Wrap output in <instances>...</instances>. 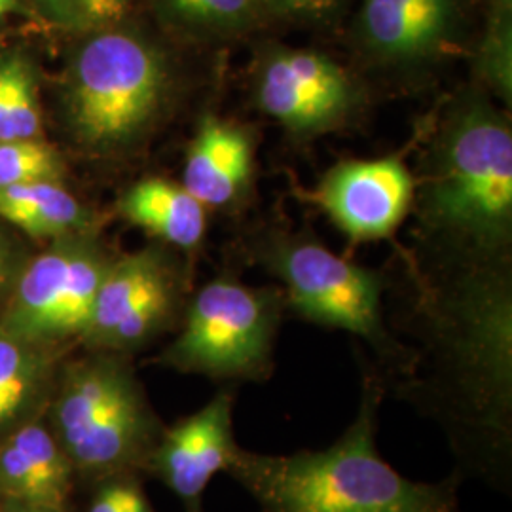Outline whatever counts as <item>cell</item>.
Here are the masks:
<instances>
[{
  "label": "cell",
  "instance_id": "1",
  "mask_svg": "<svg viewBox=\"0 0 512 512\" xmlns=\"http://www.w3.org/2000/svg\"><path fill=\"white\" fill-rule=\"evenodd\" d=\"M421 349L385 387L442 429L463 480L512 484V283L509 262H440L416 277Z\"/></svg>",
  "mask_w": 512,
  "mask_h": 512
},
{
  "label": "cell",
  "instance_id": "2",
  "mask_svg": "<svg viewBox=\"0 0 512 512\" xmlns=\"http://www.w3.org/2000/svg\"><path fill=\"white\" fill-rule=\"evenodd\" d=\"M385 382L378 366L361 363L355 420L325 450L287 456L239 446L226 467L260 512H463L452 471L440 482H416L391 467L376 448Z\"/></svg>",
  "mask_w": 512,
  "mask_h": 512
},
{
  "label": "cell",
  "instance_id": "3",
  "mask_svg": "<svg viewBox=\"0 0 512 512\" xmlns=\"http://www.w3.org/2000/svg\"><path fill=\"white\" fill-rule=\"evenodd\" d=\"M418 215L440 262H509L511 124L480 86L440 120L423 160Z\"/></svg>",
  "mask_w": 512,
  "mask_h": 512
},
{
  "label": "cell",
  "instance_id": "4",
  "mask_svg": "<svg viewBox=\"0 0 512 512\" xmlns=\"http://www.w3.org/2000/svg\"><path fill=\"white\" fill-rule=\"evenodd\" d=\"M249 253L281 283L287 310L296 317L361 338L380 365L385 387L414 370L416 351L399 342L385 323L384 274L336 255L310 234L277 228L260 232L249 243Z\"/></svg>",
  "mask_w": 512,
  "mask_h": 512
},
{
  "label": "cell",
  "instance_id": "5",
  "mask_svg": "<svg viewBox=\"0 0 512 512\" xmlns=\"http://www.w3.org/2000/svg\"><path fill=\"white\" fill-rule=\"evenodd\" d=\"M50 420L74 473L93 482L143 471L164 431L126 355L107 351L63 370Z\"/></svg>",
  "mask_w": 512,
  "mask_h": 512
},
{
  "label": "cell",
  "instance_id": "6",
  "mask_svg": "<svg viewBox=\"0 0 512 512\" xmlns=\"http://www.w3.org/2000/svg\"><path fill=\"white\" fill-rule=\"evenodd\" d=\"M171 78L164 55L131 31L107 29L74 59L67 109L74 135L93 152L137 143L162 114Z\"/></svg>",
  "mask_w": 512,
  "mask_h": 512
},
{
  "label": "cell",
  "instance_id": "7",
  "mask_svg": "<svg viewBox=\"0 0 512 512\" xmlns=\"http://www.w3.org/2000/svg\"><path fill=\"white\" fill-rule=\"evenodd\" d=\"M285 311L281 287H251L224 272L186 302L181 332L160 363L215 384L268 382Z\"/></svg>",
  "mask_w": 512,
  "mask_h": 512
},
{
  "label": "cell",
  "instance_id": "8",
  "mask_svg": "<svg viewBox=\"0 0 512 512\" xmlns=\"http://www.w3.org/2000/svg\"><path fill=\"white\" fill-rule=\"evenodd\" d=\"M110 262L90 239H59L18 275L0 330L48 346L82 338Z\"/></svg>",
  "mask_w": 512,
  "mask_h": 512
},
{
  "label": "cell",
  "instance_id": "9",
  "mask_svg": "<svg viewBox=\"0 0 512 512\" xmlns=\"http://www.w3.org/2000/svg\"><path fill=\"white\" fill-rule=\"evenodd\" d=\"M256 109L296 139L342 129L365 107L363 84L332 57L313 50L270 46L251 73Z\"/></svg>",
  "mask_w": 512,
  "mask_h": 512
},
{
  "label": "cell",
  "instance_id": "10",
  "mask_svg": "<svg viewBox=\"0 0 512 512\" xmlns=\"http://www.w3.org/2000/svg\"><path fill=\"white\" fill-rule=\"evenodd\" d=\"M184 294V272L164 251L150 247L112 258L80 340L93 351H137L183 319Z\"/></svg>",
  "mask_w": 512,
  "mask_h": 512
},
{
  "label": "cell",
  "instance_id": "11",
  "mask_svg": "<svg viewBox=\"0 0 512 512\" xmlns=\"http://www.w3.org/2000/svg\"><path fill=\"white\" fill-rule=\"evenodd\" d=\"M236 395L238 385H222L200 410L164 427L145 463L143 471L177 495L186 512H205L207 486L226 473L239 448L234 435Z\"/></svg>",
  "mask_w": 512,
  "mask_h": 512
},
{
  "label": "cell",
  "instance_id": "12",
  "mask_svg": "<svg viewBox=\"0 0 512 512\" xmlns=\"http://www.w3.org/2000/svg\"><path fill=\"white\" fill-rule=\"evenodd\" d=\"M416 181L399 156L351 160L329 169L310 192L329 219L353 241L387 238L404 219Z\"/></svg>",
  "mask_w": 512,
  "mask_h": 512
},
{
  "label": "cell",
  "instance_id": "13",
  "mask_svg": "<svg viewBox=\"0 0 512 512\" xmlns=\"http://www.w3.org/2000/svg\"><path fill=\"white\" fill-rule=\"evenodd\" d=\"M456 25L458 0H363L359 37L378 65L416 69L450 48Z\"/></svg>",
  "mask_w": 512,
  "mask_h": 512
},
{
  "label": "cell",
  "instance_id": "14",
  "mask_svg": "<svg viewBox=\"0 0 512 512\" xmlns=\"http://www.w3.org/2000/svg\"><path fill=\"white\" fill-rule=\"evenodd\" d=\"M253 165L255 141L249 129L209 114L186 152L183 186L205 209H230L247 196Z\"/></svg>",
  "mask_w": 512,
  "mask_h": 512
},
{
  "label": "cell",
  "instance_id": "15",
  "mask_svg": "<svg viewBox=\"0 0 512 512\" xmlns=\"http://www.w3.org/2000/svg\"><path fill=\"white\" fill-rule=\"evenodd\" d=\"M74 475L52 429L37 420L0 440V495L16 505L65 512Z\"/></svg>",
  "mask_w": 512,
  "mask_h": 512
},
{
  "label": "cell",
  "instance_id": "16",
  "mask_svg": "<svg viewBox=\"0 0 512 512\" xmlns=\"http://www.w3.org/2000/svg\"><path fill=\"white\" fill-rule=\"evenodd\" d=\"M55 346L29 342L0 330V440L27 421L55 387Z\"/></svg>",
  "mask_w": 512,
  "mask_h": 512
},
{
  "label": "cell",
  "instance_id": "17",
  "mask_svg": "<svg viewBox=\"0 0 512 512\" xmlns=\"http://www.w3.org/2000/svg\"><path fill=\"white\" fill-rule=\"evenodd\" d=\"M131 224L183 251L202 245L207 230V209L183 184L145 179L133 184L118 203Z\"/></svg>",
  "mask_w": 512,
  "mask_h": 512
},
{
  "label": "cell",
  "instance_id": "18",
  "mask_svg": "<svg viewBox=\"0 0 512 512\" xmlns=\"http://www.w3.org/2000/svg\"><path fill=\"white\" fill-rule=\"evenodd\" d=\"M0 219L33 238H69L92 224L84 205L55 181L0 186Z\"/></svg>",
  "mask_w": 512,
  "mask_h": 512
},
{
  "label": "cell",
  "instance_id": "19",
  "mask_svg": "<svg viewBox=\"0 0 512 512\" xmlns=\"http://www.w3.org/2000/svg\"><path fill=\"white\" fill-rule=\"evenodd\" d=\"M158 6L175 27L209 40L251 33L270 18L264 0H158Z\"/></svg>",
  "mask_w": 512,
  "mask_h": 512
},
{
  "label": "cell",
  "instance_id": "20",
  "mask_svg": "<svg viewBox=\"0 0 512 512\" xmlns=\"http://www.w3.org/2000/svg\"><path fill=\"white\" fill-rule=\"evenodd\" d=\"M37 90L31 67L18 57L0 59V141L37 139Z\"/></svg>",
  "mask_w": 512,
  "mask_h": 512
},
{
  "label": "cell",
  "instance_id": "21",
  "mask_svg": "<svg viewBox=\"0 0 512 512\" xmlns=\"http://www.w3.org/2000/svg\"><path fill=\"white\" fill-rule=\"evenodd\" d=\"M476 78L484 92L511 103V0H494V14L475 61Z\"/></svg>",
  "mask_w": 512,
  "mask_h": 512
},
{
  "label": "cell",
  "instance_id": "22",
  "mask_svg": "<svg viewBox=\"0 0 512 512\" xmlns=\"http://www.w3.org/2000/svg\"><path fill=\"white\" fill-rule=\"evenodd\" d=\"M63 162L54 148L37 139L0 141V186L61 183Z\"/></svg>",
  "mask_w": 512,
  "mask_h": 512
},
{
  "label": "cell",
  "instance_id": "23",
  "mask_svg": "<svg viewBox=\"0 0 512 512\" xmlns=\"http://www.w3.org/2000/svg\"><path fill=\"white\" fill-rule=\"evenodd\" d=\"M86 512H156L137 478V473L109 476L97 482Z\"/></svg>",
  "mask_w": 512,
  "mask_h": 512
},
{
  "label": "cell",
  "instance_id": "24",
  "mask_svg": "<svg viewBox=\"0 0 512 512\" xmlns=\"http://www.w3.org/2000/svg\"><path fill=\"white\" fill-rule=\"evenodd\" d=\"M270 16L321 21L332 16L344 0H264Z\"/></svg>",
  "mask_w": 512,
  "mask_h": 512
},
{
  "label": "cell",
  "instance_id": "25",
  "mask_svg": "<svg viewBox=\"0 0 512 512\" xmlns=\"http://www.w3.org/2000/svg\"><path fill=\"white\" fill-rule=\"evenodd\" d=\"M129 0H80L78 14L92 25H110L124 16Z\"/></svg>",
  "mask_w": 512,
  "mask_h": 512
},
{
  "label": "cell",
  "instance_id": "26",
  "mask_svg": "<svg viewBox=\"0 0 512 512\" xmlns=\"http://www.w3.org/2000/svg\"><path fill=\"white\" fill-rule=\"evenodd\" d=\"M12 275H14V253L10 243L0 238V293L10 285Z\"/></svg>",
  "mask_w": 512,
  "mask_h": 512
},
{
  "label": "cell",
  "instance_id": "27",
  "mask_svg": "<svg viewBox=\"0 0 512 512\" xmlns=\"http://www.w3.org/2000/svg\"><path fill=\"white\" fill-rule=\"evenodd\" d=\"M46 6H50L59 14H69V12H78V2L80 0H42Z\"/></svg>",
  "mask_w": 512,
  "mask_h": 512
},
{
  "label": "cell",
  "instance_id": "28",
  "mask_svg": "<svg viewBox=\"0 0 512 512\" xmlns=\"http://www.w3.org/2000/svg\"><path fill=\"white\" fill-rule=\"evenodd\" d=\"M10 512H57V511H48V509H37V507H25V505H12V509Z\"/></svg>",
  "mask_w": 512,
  "mask_h": 512
},
{
  "label": "cell",
  "instance_id": "29",
  "mask_svg": "<svg viewBox=\"0 0 512 512\" xmlns=\"http://www.w3.org/2000/svg\"><path fill=\"white\" fill-rule=\"evenodd\" d=\"M16 0H0V16H4L8 10H12Z\"/></svg>",
  "mask_w": 512,
  "mask_h": 512
}]
</instances>
